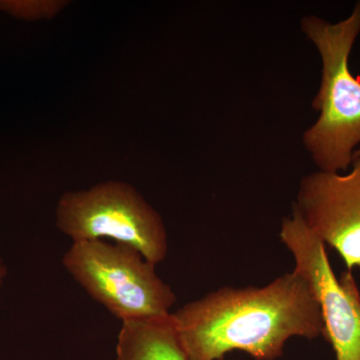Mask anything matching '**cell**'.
Masks as SVG:
<instances>
[{"instance_id": "cell-1", "label": "cell", "mask_w": 360, "mask_h": 360, "mask_svg": "<svg viewBox=\"0 0 360 360\" xmlns=\"http://www.w3.org/2000/svg\"><path fill=\"white\" fill-rule=\"evenodd\" d=\"M172 319L191 360H224L236 350L274 360L293 336H324L319 302L295 271L264 288L224 286L187 303Z\"/></svg>"}, {"instance_id": "cell-2", "label": "cell", "mask_w": 360, "mask_h": 360, "mask_svg": "<svg viewBox=\"0 0 360 360\" xmlns=\"http://www.w3.org/2000/svg\"><path fill=\"white\" fill-rule=\"evenodd\" d=\"M302 32L319 49L321 87L312 101L319 117L303 134V143L321 172H347L360 144V77L349 68V56L360 33V1L338 23L317 16L303 18Z\"/></svg>"}, {"instance_id": "cell-3", "label": "cell", "mask_w": 360, "mask_h": 360, "mask_svg": "<svg viewBox=\"0 0 360 360\" xmlns=\"http://www.w3.org/2000/svg\"><path fill=\"white\" fill-rule=\"evenodd\" d=\"M54 217L58 231L72 243L112 239L139 250L151 264L167 257V232L160 212L122 180L66 191L56 202Z\"/></svg>"}, {"instance_id": "cell-4", "label": "cell", "mask_w": 360, "mask_h": 360, "mask_svg": "<svg viewBox=\"0 0 360 360\" xmlns=\"http://www.w3.org/2000/svg\"><path fill=\"white\" fill-rule=\"evenodd\" d=\"M71 277L120 321L167 316L176 295L155 264L131 246L106 240L72 243L63 257Z\"/></svg>"}, {"instance_id": "cell-5", "label": "cell", "mask_w": 360, "mask_h": 360, "mask_svg": "<svg viewBox=\"0 0 360 360\" xmlns=\"http://www.w3.org/2000/svg\"><path fill=\"white\" fill-rule=\"evenodd\" d=\"M281 239L295 258L293 271L309 283L321 307L324 338L336 360H360V290L354 274L335 276L326 245L305 226L295 208L281 224Z\"/></svg>"}, {"instance_id": "cell-6", "label": "cell", "mask_w": 360, "mask_h": 360, "mask_svg": "<svg viewBox=\"0 0 360 360\" xmlns=\"http://www.w3.org/2000/svg\"><path fill=\"white\" fill-rule=\"evenodd\" d=\"M347 174L312 172L293 203L305 226L340 255L347 271L360 269V156Z\"/></svg>"}, {"instance_id": "cell-7", "label": "cell", "mask_w": 360, "mask_h": 360, "mask_svg": "<svg viewBox=\"0 0 360 360\" xmlns=\"http://www.w3.org/2000/svg\"><path fill=\"white\" fill-rule=\"evenodd\" d=\"M115 354V360H191L180 342L172 314L122 321Z\"/></svg>"}, {"instance_id": "cell-8", "label": "cell", "mask_w": 360, "mask_h": 360, "mask_svg": "<svg viewBox=\"0 0 360 360\" xmlns=\"http://www.w3.org/2000/svg\"><path fill=\"white\" fill-rule=\"evenodd\" d=\"M68 0H0V11L18 20H51L63 13Z\"/></svg>"}, {"instance_id": "cell-9", "label": "cell", "mask_w": 360, "mask_h": 360, "mask_svg": "<svg viewBox=\"0 0 360 360\" xmlns=\"http://www.w3.org/2000/svg\"><path fill=\"white\" fill-rule=\"evenodd\" d=\"M7 276V267L4 264V258L0 255V291H1L2 285H4V281H6Z\"/></svg>"}, {"instance_id": "cell-10", "label": "cell", "mask_w": 360, "mask_h": 360, "mask_svg": "<svg viewBox=\"0 0 360 360\" xmlns=\"http://www.w3.org/2000/svg\"><path fill=\"white\" fill-rule=\"evenodd\" d=\"M360 156V148H356V150L354 151V160L355 158H359Z\"/></svg>"}]
</instances>
